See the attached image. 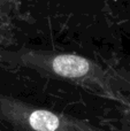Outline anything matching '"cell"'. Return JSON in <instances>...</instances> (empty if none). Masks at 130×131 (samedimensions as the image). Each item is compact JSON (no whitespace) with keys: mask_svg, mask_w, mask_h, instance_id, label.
Masks as SVG:
<instances>
[{"mask_svg":"<svg viewBox=\"0 0 130 131\" xmlns=\"http://www.w3.org/2000/svg\"><path fill=\"white\" fill-rule=\"evenodd\" d=\"M89 68L90 66L88 60L78 55H59L53 61V70L58 75L63 77H70V78L82 77L88 74Z\"/></svg>","mask_w":130,"mask_h":131,"instance_id":"obj_1","label":"cell"},{"mask_svg":"<svg viewBox=\"0 0 130 131\" xmlns=\"http://www.w3.org/2000/svg\"><path fill=\"white\" fill-rule=\"evenodd\" d=\"M30 125L36 131H55L59 128V118L48 111H36L30 115Z\"/></svg>","mask_w":130,"mask_h":131,"instance_id":"obj_2","label":"cell"}]
</instances>
